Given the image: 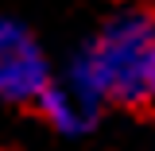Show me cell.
I'll use <instances>...</instances> for the list:
<instances>
[{
	"mask_svg": "<svg viewBox=\"0 0 155 151\" xmlns=\"http://www.w3.org/2000/svg\"><path fill=\"white\" fill-rule=\"evenodd\" d=\"M54 85L58 81L51 74V62L31 27L12 16H0V105L39 116Z\"/></svg>",
	"mask_w": 155,
	"mask_h": 151,
	"instance_id": "7a4b0ae2",
	"label": "cell"
},
{
	"mask_svg": "<svg viewBox=\"0 0 155 151\" xmlns=\"http://www.w3.org/2000/svg\"><path fill=\"white\" fill-rule=\"evenodd\" d=\"M151 85H155V39H151Z\"/></svg>",
	"mask_w": 155,
	"mask_h": 151,
	"instance_id": "3957f363",
	"label": "cell"
},
{
	"mask_svg": "<svg viewBox=\"0 0 155 151\" xmlns=\"http://www.w3.org/2000/svg\"><path fill=\"white\" fill-rule=\"evenodd\" d=\"M151 39L155 8L140 0L113 12L78 58V93L89 105H105L128 116H155Z\"/></svg>",
	"mask_w": 155,
	"mask_h": 151,
	"instance_id": "6da1fadb",
	"label": "cell"
},
{
	"mask_svg": "<svg viewBox=\"0 0 155 151\" xmlns=\"http://www.w3.org/2000/svg\"><path fill=\"white\" fill-rule=\"evenodd\" d=\"M143 4H147V8H155V0H143Z\"/></svg>",
	"mask_w": 155,
	"mask_h": 151,
	"instance_id": "277c9868",
	"label": "cell"
}]
</instances>
